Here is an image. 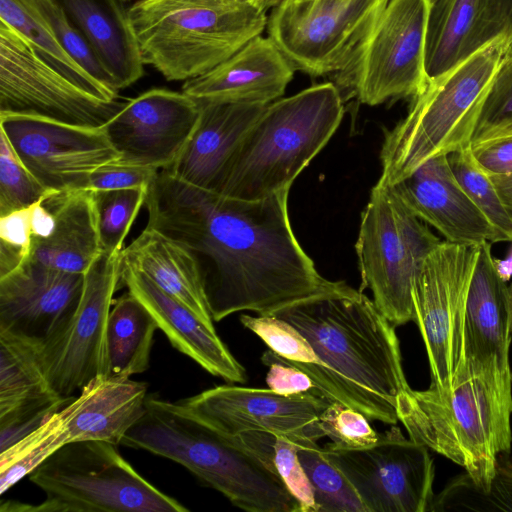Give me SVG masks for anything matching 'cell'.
Returning <instances> with one entry per match:
<instances>
[{"label": "cell", "instance_id": "obj_1", "mask_svg": "<svg viewBox=\"0 0 512 512\" xmlns=\"http://www.w3.org/2000/svg\"><path fill=\"white\" fill-rule=\"evenodd\" d=\"M288 194L289 189L242 200L164 170L149 185L146 226L192 254L213 321L241 311L270 314L328 281L295 237Z\"/></svg>", "mask_w": 512, "mask_h": 512}, {"label": "cell", "instance_id": "obj_2", "mask_svg": "<svg viewBox=\"0 0 512 512\" xmlns=\"http://www.w3.org/2000/svg\"><path fill=\"white\" fill-rule=\"evenodd\" d=\"M270 315L292 324L312 346L317 363L286 360L329 401L352 407L370 421L397 424V397L409 385L396 327L373 300L345 282L328 280Z\"/></svg>", "mask_w": 512, "mask_h": 512}, {"label": "cell", "instance_id": "obj_3", "mask_svg": "<svg viewBox=\"0 0 512 512\" xmlns=\"http://www.w3.org/2000/svg\"><path fill=\"white\" fill-rule=\"evenodd\" d=\"M396 410L409 438L461 466L480 489L490 484L498 454L511 452L512 371L464 345L449 387H409Z\"/></svg>", "mask_w": 512, "mask_h": 512}, {"label": "cell", "instance_id": "obj_4", "mask_svg": "<svg viewBox=\"0 0 512 512\" xmlns=\"http://www.w3.org/2000/svg\"><path fill=\"white\" fill-rule=\"evenodd\" d=\"M121 445L170 459L249 512H300L282 479L236 438L215 431L179 401L148 396Z\"/></svg>", "mask_w": 512, "mask_h": 512}, {"label": "cell", "instance_id": "obj_5", "mask_svg": "<svg viewBox=\"0 0 512 512\" xmlns=\"http://www.w3.org/2000/svg\"><path fill=\"white\" fill-rule=\"evenodd\" d=\"M343 114V97L333 82L267 104L225 164L213 191L259 200L290 190L333 136Z\"/></svg>", "mask_w": 512, "mask_h": 512}, {"label": "cell", "instance_id": "obj_6", "mask_svg": "<svg viewBox=\"0 0 512 512\" xmlns=\"http://www.w3.org/2000/svg\"><path fill=\"white\" fill-rule=\"evenodd\" d=\"M512 37L500 38L443 74L412 99L407 115L385 132L380 186H392L434 157L471 147L486 92Z\"/></svg>", "mask_w": 512, "mask_h": 512}, {"label": "cell", "instance_id": "obj_7", "mask_svg": "<svg viewBox=\"0 0 512 512\" xmlns=\"http://www.w3.org/2000/svg\"><path fill=\"white\" fill-rule=\"evenodd\" d=\"M128 15L144 64L168 81L208 72L268 22L266 12L240 0H138Z\"/></svg>", "mask_w": 512, "mask_h": 512}, {"label": "cell", "instance_id": "obj_8", "mask_svg": "<svg viewBox=\"0 0 512 512\" xmlns=\"http://www.w3.org/2000/svg\"><path fill=\"white\" fill-rule=\"evenodd\" d=\"M104 441L68 442L29 474L45 499L30 505L7 501L1 511L188 512L143 478Z\"/></svg>", "mask_w": 512, "mask_h": 512}, {"label": "cell", "instance_id": "obj_9", "mask_svg": "<svg viewBox=\"0 0 512 512\" xmlns=\"http://www.w3.org/2000/svg\"><path fill=\"white\" fill-rule=\"evenodd\" d=\"M441 241L391 187L372 188L355 245L360 290L372 291L375 305L395 327L414 321L413 279Z\"/></svg>", "mask_w": 512, "mask_h": 512}, {"label": "cell", "instance_id": "obj_10", "mask_svg": "<svg viewBox=\"0 0 512 512\" xmlns=\"http://www.w3.org/2000/svg\"><path fill=\"white\" fill-rule=\"evenodd\" d=\"M432 0H389L336 86L375 106L415 98L429 83L425 44Z\"/></svg>", "mask_w": 512, "mask_h": 512}, {"label": "cell", "instance_id": "obj_11", "mask_svg": "<svg viewBox=\"0 0 512 512\" xmlns=\"http://www.w3.org/2000/svg\"><path fill=\"white\" fill-rule=\"evenodd\" d=\"M389 0H290L268 17L269 37L296 70L312 76L344 71Z\"/></svg>", "mask_w": 512, "mask_h": 512}, {"label": "cell", "instance_id": "obj_12", "mask_svg": "<svg viewBox=\"0 0 512 512\" xmlns=\"http://www.w3.org/2000/svg\"><path fill=\"white\" fill-rule=\"evenodd\" d=\"M479 246L442 240L413 279V322L426 348L430 386L449 387L461 361L467 296Z\"/></svg>", "mask_w": 512, "mask_h": 512}, {"label": "cell", "instance_id": "obj_13", "mask_svg": "<svg viewBox=\"0 0 512 512\" xmlns=\"http://www.w3.org/2000/svg\"><path fill=\"white\" fill-rule=\"evenodd\" d=\"M323 452L353 485L366 512H430L435 467L429 449L399 427L368 447L326 444Z\"/></svg>", "mask_w": 512, "mask_h": 512}, {"label": "cell", "instance_id": "obj_14", "mask_svg": "<svg viewBox=\"0 0 512 512\" xmlns=\"http://www.w3.org/2000/svg\"><path fill=\"white\" fill-rule=\"evenodd\" d=\"M124 103L103 100L71 81L24 35L0 20V112L104 127Z\"/></svg>", "mask_w": 512, "mask_h": 512}, {"label": "cell", "instance_id": "obj_15", "mask_svg": "<svg viewBox=\"0 0 512 512\" xmlns=\"http://www.w3.org/2000/svg\"><path fill=\"white\" fill-rule=\"evenodd\" d=\"M0 130L21 163L51 191L88 190L96 169L120 160L104 127L0 112Z\"/></svg>", "mask_w": 512, "mask_h": 512}, {"label": "cell", "instance_id": "obj_16", "mask_svg": "<svg viewBox=\"0 0 512 512\" xmlns=\"http://www.w3.org/2000/svg\"><path fill=\"white\" fill-rule=\"evenodd\" d=\"M120 254L102 253L84 273L77 309L58 339L42 349L53 390L73 397L107 369L106 327L113 295L121 287Z\"/></svg>", "mask_w": 512, "mask_h": 512}, {"label": "cell", "instance_id": "obj_17", "mask_svg": "<svg viewBox=\"0 0 512 512\" xmlns=\"http://www.w3.org/2000/svg\"><path fill=\"white\" fill-rule=\"evenodd\" d=\"M179 402L200 421L228 438L264 431L294 440H315L313 423L331 403L313 394L287 396L269 388L231 384L204 390Z\"/></svg>", "mask_w": 512, "mask_h": 512}, {"label": "cell", "instance_id": "obj_18", "mask_svg": "<svg viewBox=\"0 0 512 512\" xmlns=\"http://www.w3.org/2000/svg\"><path fill=\"white\" fill-rule=\"evenodd\" d=\"M199 114V103L184 92L152 88L126 101L104 128L118 162L161 170L181 153Z\"/></svg>", "mask_w": 512, "mask_h": 512}, {"label": "cell", "instance_id": "obj_19", "mask_svg": "<svg viewBox=\"0 0 512 512\" xmlns=\"http://www.w3.org/2000/svg\"><path fill=\"white\" fill-rule=\"evenodd\" d=\"M84 274L30 257L0 277V332L46 348L60 337L79 304Z\"/></svg>", "mask_w": 512, "mask_h": 512}, {"label": "cell", "instance_id": "obj_20", "mask_svg": "<svg viewBox=\"0 0 512 512\" xmlns=\"http://www.w3.org/2000/svg\"><path fill=\"white\" fill-rule=\"evenodd\" d=\"M389 187L447 242L471 246L501 242L494 226L458 183L446 155L429 159Z\"/></svg>", "mask_w": 512, "mask_h": 512}, {"label": "cell", "instance_id": "obj_21", "mask_svg": "<svg viewBox=\"0 0 512 512\" xmlns=\"http://www.w3.org/2000/svg\"><path fill=\"white\" fill-rule=\"evenodd\" d=\"M512 37V0H432L425 44L430 79Z\"/></svg>", "mask_w": 512, "mask_h": 512}, {"label": "cell", "instance_id": "obj_22", "mask_svg": "<svg viewBox=\"0 0 512 512\" xmlns=\"http://www.w3.org/2000/svg\"><path fill=\"white\" fill-rule=\"evenodd\" d=\"M295 71L277 44L259 35L208 72L184 81L182 92L198 102L267 105L283 96Z\"/></svg>", "mask_w": 512, "mask_h": 512}, {"label": "cell", "instance_id": "obj_23", "mask_svg": "<svg viewBox=\"0 0 512 512\" xmlns=\"http://www.w3.org/2000/svg\"><path fill=\"white\" fill-rule=\"evenodd\" d=\"M120 282L147 308L175 349L228 383L246 381L245 368L220 339L213 324L131 267L121 264Z\"/></svg>", "mask_w": 512, "mask_h": 512}, {"label": "cell", "instance_id": "obj_24", "mask_svg": "<svg viewBox=\"0 0 512 512\" xmlns=\"http://www.w3.org/2000/svg\"><path fill=\"white\" fill-rule=\"evenodd\" d=\"M198 103L199 119L190 139L176 160L161 170L188 184L213 191L225 164L266 105Z\"/></svg>", "mask_w": 512, "mask_h": 512}, {"label": "cell", "instance_id": "obj_25", "mask_svg": "<svg viewBox=\"0 0 512 512\" xmlns=\"http://www.w3.org/2000/svg\"><path fill=\"white\" fill-rule=\"evenodd\" d=\"M147 399L144 382L104 375L93 378L61 409L68 442L121 444L127 431L146 412Z\"/></svg>", "mask_w": 512, "mask_h": 512}, {"label": "cell", "instance_id": "obj_26", "mask_svg": "<svg viewBox=\"0 0 512 512\" xmlns=\"http://www.w3.org/2000/svg\"><path fill=\"white\" fill-rule=\"evenodd\" d=\"M42 203L54 216L46 238H32L30 258L48 267L84 274L101 254L91 190L53 192Z\"/></svg>", "mask_w": 512, "mask_h": 512}, {"label": "cell", "instance_id": "obj_27", "mask_svg": "<svg viewBox=\"0 0 512 512\" xmlns=\"http://www.w3.org/2000/svg\"><path fill=\"white\" fill-rule=\"evenodd\" d=\"M89 42L117 91L144 75V62L123 0H57Z\"/></svg>", "mask_w": 512, "mask_h": 512}, {"label": "cell", "instance_id": "obj_28", "mask_svg": "<svg viewBox=\"0 0 512 512\" xmlns=\"http://www.w3.org/2000/svg\"><path fill=\"white\" fill-rule=\"evenodd\" d=\"M505 281L491 243L479 246L465 314L464 347L473 356L510 369L511 330L504 295Z\"/></svg>", "mask_w": 512, "mask_h": 512}, {"label": "cell", "instance_id": "obj_29", "mask_svg": "<svg viewBox=\"0 0 512 512\" xmlns=\"http://www.w3.org/2000/svg\"><path fill=\"white\" fill-rule=\"evenodd\" d=\"M120 259L122 265L143 273L164 292L213 324L197 263L182 244L146 226L121 251Z\"/></svg>", "mask_w": 512, "mask_h": 512}, {"label": "cell", "instance_id": "obj_30", "mask_svg": "<svg viewBox=\"0 0 512 512\" xmlns=\"http://www.w3.org/2000/svg\"><path fill=\"white\" fill-rule=\"evenodd\" d=\"M157 329L155 319L132 293L127 291L114 300L106 327L104 376L127 379L146 371Z\"/></svg>", "mask_w": 512, "mask_h": 512}, {"label": "cell", "instance_id": "obj_31", "mask_svg": "<svg viewBox=\"0 0 512 512\" xmlns=\"http://www.w3.org/2000/svg\"><path fill=\"white\" fill-rule=\"evenodd\" d=\"M53 395L42 347L0 332V415Z\"/></svg>", "mask_w": 512, "mask_h": 512}, {"label": "cell", "instance_id": "obj_32", "mask_svg": "<svg viewBox=\"0 0 512 512\" xmlns=\"http://www.w3.org/2000/svg\"><path fill=\"white\" fill-rule=\"evenodd\" d=\"M0 20L24 35L41 57L71 81L103 100H119L117 91L94 78L67 53L27 0H0Z\"/></svg>", "mask_w": 512, "mask_h": 512}, {"label": "cell", "instance_id": "obj_33", "mask_svg": "<svg viewBox=\"0 0 512 512\" xmlns=\"http://www.w3.org/2000/svg\"><path fill=\"white\" fill-rule=\"evenodd\" d=\"M512 512V456H497L494 476L486 489H480L462 473L435 494L430 512Z\"/></svg>", "mask_w": 512, "mask_h": 512}, {"label": "cell", "instance_id": "obj_34", "mask_svg": "<svg viewBox=\"0 0 512 512\" xmlns=\"http://www.w3.org/2000/svg\"><path fill=\"white\" fill-rule=\"evenodd\" d=\"M282 479L300 504V512H316L312 486L298 457L299 443L264 431L236 437Z\"/></svg>", "mask_w": 512, "mask_h": 512}, {"label": "cell", "instance_id": "obj_35", "mask_svg": "<svg viewBox=\"0 0 512 512\" xmlns=\"http://www.w3.org/2000/svg\"><path fill=\"white\" fill-rule=\"evenodd\" d=\"M298 457L312 486L316 512H366L346 476L312 439L296 440Z\"/></svg>", "mask_w": 512, "mask_h": 512}, {"label": "cell", "instance_id": "obj_36", "mask_svg": "<svg viewBox=\"0 0 512 512\" xmlns=\"http://www.w3.org/2000/svg\"><path fill=\"white\" fill-rule=\"evenodd\" d=\"M67 442L60 410L36 430L0 452V493L4 494L24 476H29Z\"/></svg>", "mask_w": 512, "mask_h": 512}, {"label": "cell", "instance_id": "obj_37", "mask_svg": "<svg viewBox=\"0 0 512 512\" xmlns=\"http://www.w3.org/2000/svg\"><path fill=\"white\" fill-rule=\"evenodd\" d=\"M458 183L486 216L499 234L501 242H512V217L493 180L476 162L471 147L448 155Z\"/></svg>", "mask_w": 512, "mask_h": 512}, {"label": "cell", "instance_id": "obj_38", "mask_svg": "<svg viewBox=\"0 0 512 512\" xmlns=\"http://www.w3.org/2000/svg\"><path fill=\"white\" fill-rule=\"evenodd\" d=\"M148 188L93 191L102 253L118 255Z\"/></svg>", "mask_w": 512, "mask_h": 512}, {"label": "cell", "instance_id": "obj_39", "mask_svg": "<svg viewBox=\"0 0 512 512\" xmlns=\"http://www.w3.org/2000/svg\"><path fill=\"white\" fill-rule=\"evenodd\" d=\"M506 138H512V45L483 99L471 138V148Z\"/></svg>", "mask_w": 512, "mask_h": 512}, {"label": "cell", "instance_id": "obj_40", "mask_svg": "<svg viewBox=\"0 0 512 512\" xmlns=\"http://www.w3.org/2000/svg\"><path fill=\"white\" fill-rule=\"evenodd\" d=\"M27 1L48 24L59 43L70 56L94 78L117 91L113 78L61 4L57 0Z\"/></svg>", "mask_w": 512, "mask_h": 512}, {"label": "cell", "instance_id": "obj_41", "mask_svg": "<svg viewBox=\"0 0 512 512\" xmlns=\"http://www.w3.org/2000/svg\"><path fill=\"white\" fill-rule=\"evenodd\" d=\"M53 192L27 170L0 132V217L31 207Z\"/></svg>", "mask_w": 512, "mask_h": 512}, {"label": "cell", "instance_id": "obj_42", "mask_svg": "<svg viewBox=\"0 0 512 512\" xmlns=\"http://www.w3.org/2000/svg\"><path fill=\"white\" fill-rule=\"evenodd\" d=\"M360 411L340 402H331L315 422L318 439L328 437L336 446L365 448L375 444L379 433Z\"/></svg>", "mask_w": 512, "mask_h": 512}, {"label": "cell", "instance_id": "obj_43", "mask_svg": "<svg viewBox=\"0 0 512 512\" xmlns=\"http://www.w3.org/2000/svg\"><path fill=\"white\" fill-rule=\"evenodd\" d=\"M242 325L255 333L265 344L285 359L303 363H317L312 346L289 322L273 315L240 316Z\"/></svg>", "mask_w": 512, "mask_h": 512}, {"label": "cell", "instance_id": "obj_44", "mask_svg": "<svg viewBox=\"0 0 512 512\" xmlns=\"http://www.w3.org/2000/svg\"><path fill=\"white\" fill-rule=\"evenodd\" d=\"M73 397L53 395L21 405L0 415V452L40 427L49 417L68 404Z\"/></svg>", "mask_w": 512, "mask_h": 512}, {"label": "cell", "instance_id": "obj_45", "mask_svg": "<svg viewBox=\"0 0 512 512\" xmlns=\"http://www.w3.org/2000/svg\"><path fill=\"white\" fill-rule=\"evenodd\" d=\"M32 206L0 217V277L25 260L32 248Z\"/></svg>", "mask_w": 512, "mask_h": 512}, {"label": "cell", "instance_id": "obj_46", "mask_svg": "<svg viewBox=\"0 0 512 512\" xmlns=\"http://www.w3.org/2000/svg\"><path fill=\"white\" fill-rule=\"evenodd\" d=\"M260 360L269 368L266 375V384L272 391L287 396L313 394L326 398L303 370L295 367L271 349L266 350L261 355Z\"/></svg>", "mask_w": 512, "mask_h": 512}, {"label": "cell", "instance_id": "obj_47", "mask_svg": "<svg viewBox=\"0 0 512 512\" xmlns=\"http://www.w3.org/2000/svg\"><path fill=\"white\" fill-rule=\"evenodd\" d=\"M159 169L113 162L96 169L89 177L88 190L148 188Z\"/></svg>", "mask_w": 512, "mask_h": 512}, {"label": "cell", "instance_id": "obj_48", "mask_svg": "<svg viewBox=\"0 0 512 512\" xmlns=\"http://www.w3.org/2000/svg\"><path fill=\"white\" fill-rule=\"evenodd\" d=\"M471 150L488 175H512V138L487 142Z\"/></svg>", "mask_w": 512, "mask_h": 512}, {"label": "cell", "instance_id": "obj_49", "mask_svg": "<svg viewBox=\"0 0 512 512\" xmlns=\"http://www.w3.org/2000/svg\"><path fill=\"white\" fill-rule=\"evenodd\" d=\"M52 212L41 202L32 206L31 229L32 238H46L54 228Z\"/></svg>", "mask_w": 512, "mask_h": 512}, {"label": "cell", "instance_id": "obj_50", "mask_svg": "<svg viewBox=\"0 0 512 512\" xmlns=\"http://www.w3.org/2000/svg\"><path fill=\"white\" fill-rule=\"evenodd\" d=\"M512 217V175H489Z\"/></svg>", "mask_w": 512, "mask_h": 512}, {"label": "cell", "instance_id": "obj_51", "mask_svg": "<svg viewBox=\"0 0 512 512\" xmlns=\"http://www.w3.org/2000/svg\"><path fill=\"white\" fill-rule=\"evenodd\" d=\"M245 3L250 4L251 6L267 12L268 9H274L278 6L290 1V0H240Z\"/></svg>", "mask_w": 512, "mask_h": 512}, {"label": "cell", "instance_id": "obj_52", "mask_svg": "<svg viewBox=\"0 0 512 512\" xmlns=\"http://www.w3.org/2000/svg\"><path fill=\"white\" fill-rule=\"evenodd\" d=\"M504 295L509 318L510 330L512 332V283L504 285Z\"/></svg>", "mask_w": 512, "mask_h": 512}, {"label": "cell", "instance_id": "obj_53", "mask_svg": "<svg viewBox=\"0 0 512 512\" xmlns=\"http://www.w3.org/2000/svg\"><path fill=\"white\" fill-rule=\"evenodd\" d=\"M124 2L130 1V0H123Z\"/></svg>", "mask_w": 512, "mask_h": 512}]
</instances>
